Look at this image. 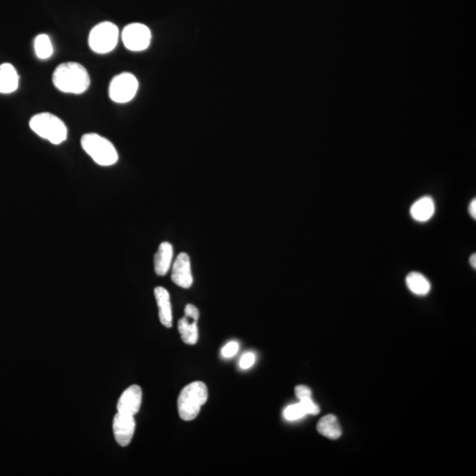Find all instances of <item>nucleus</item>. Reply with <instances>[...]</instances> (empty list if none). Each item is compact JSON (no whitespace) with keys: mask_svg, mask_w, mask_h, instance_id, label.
I'll list each match as a JSON object with an SVG mask.
<instances>
[{"mask_svg":"<svg viewBox=\"0 0 476 476\" xmlns=\"http://www.w3.org/2000/svg\"><path fill=\"white\" fill-rule=\"evenodd\" d=\"M406 283L409 291L415 295H426L431 291V282L422 273L418 272L410 273L407 276Z\"/></svg>","mask_w":476,"mask_h":476,"instance_id":"f3484780","label":"nucleus"},{"mask_svg":"<svg viewBox=\"0 0 476 476\" xmlns=\"http://www.w3.org/2000/svg\"><path fill=\"white\" fill-rule=\"evenodd\" d=\"M173 255V247L170 242H163L159 245L154 259L155 271L157 275H167L172 264Z\"/></svg>","mask_w":476,"mask_h":476,"instance_id":"ddd939ff","label":"nucleus"},{"mask_svg":"<svg viewBox=\"0 0 476 476\" xmlns=\"http://www.w3.org/2000/svg\"><path fill=\"white\" fill-rule=\"evenodd\" d=\"M142 390L139 385H132L126 389L117 401V413L135 416L141 409Z\"/></svg>","mask_w":476,"mask_h":476,"instance_id":"9b49d317","label":"nucleus"},{"mask_svg":"<svg viewBox=\"0 0 476 476\" xmlns=\"http://www.w3.org/2000/svg\"><path fill=\"white\" fill-rule=\"evenodd\" d=\"M139 82L131 73L117 74L109 86V95L117 104H126L132 101L138 92Z\"/></svg>","mask_w":476,"mask_h":476,"instance_id":"423d86ee","label":"nucleus"},{"mask_svg":"<svg viewBox=\"0 0 476 476\" xmlns=\"http://www.w3.org/2000/svg\"><path fill=\"white\" fill-rule=\"evenodd\" d=\"M120 30L117 25L104 21L95 25L90 31L89 45L98 54H106L113 51L117 45Z\"/></svg>","mask_w":476,"mask_h":476,"instance_id":"39448f33","label":"nucleus"},{"mask_svg":"<svg viewBox=\"0 0 476 476\" xmlns=\"http://www.w3.org/2000/svg\"><path fill=\"white\" fill-rule=\"evenodd\" d=\"M300 404L304 407L306 415L317 416L320 412L319 407L317 405L313 400L312 398H306V399L301 400Z\"/></svg>","mask_w":476,"mask_h":476,"instance_id":"aec40b11","label":"nucleus"},{"mask_svg":"<svg viewBox=\"0 0 476 476\" xmlns=\"http://www.w3.org/2000/svg\"><path fill=\"white\" fill-rule=\"evenodd\" d=\"M19 76L14 65L5 63L0 65V93L10 94L17 90Z\"/></svg>","mask_w":476,"mask_h":476,"instance_id":"2eb2a0df","label":"nucleus"},{"mask_svg":"<svg viewBox=\"0 0 476 476\" xmlns=\"http://www.w3.org/2000/svg\"><path fill=\"white\" fill-rule=\"evenodd\" d=\"M35 52L37 58L48 59L53 54V46L49 37L45 34L37 36L35 40Z\"/></svg>","mask_w":476,"mask_h":476,"instance_id":"a211bd4d","label":"nucleus"},{"mask_svg":"<svg viewBox=\"0 0 476 476\" xmlns=\"http://www.w3.org/2000/svg\"><path fill=\"white\" fill-rule=\"evenodd\" d=\"M30 127L37 135L54 145L61 144L67 138L65 124L60 118L49 112H43L31 117Z\"/></svg>","mask_w":476,"mask_h":476,"instance_id":"7ed1b4c3","label":"nucleus"},{"mask_svg":"<svg viewBox=\"0 0 476 476\" xmlns=\"http://www.w3.org/2000/svg\"><path fill=\"white\" fill-rule=\"evenodd\" d=\"M52 82L59 91L80 95L89 89L90 76L82 65L65 62L58 65L52 74Z\"/></svg>","mask_w":476,"mask_h":476,"instance_id":"f257e3e1","label":"nucleus"},{"mask_svg":"<svg viewBox=\"0 0 476 476\" xmlns=\"http://www.w3.org/2000/svg\"><path fill=\"white\" fill-rule=\"evenodd\" d=\"M83 150L100 166H111L118 161V154L114 145L98 133H86L80 139Z\"/></svg>","mask_w":476,"mask_h":476,"instance_id":"20e7f679","label":"nucleus"},{"mask_svg":"<svg viewBox=\"0 0 476 476\" xmlns=\"http://www.w3.org/2000/svg\"><path fill=\"white\" fill-rule=\"evenodd\" d=\"M112 428L117 443L123 447L128 446L135 432V416L117 413L114 416Z\"/></svg>","mask_w":476,"mask_h":476,"instance_id":"1a4fd4ad","label":"nucleus"},{"mask_svg":"<svg viewBox=\"0 0 476 476\" xmlns=\"http://www.w3.org/2000/svg\"><path fill=\"white\" fill-rule=\"evenodd\" d=\"M239 350V345L238 342L232 341L227 344L225 347L223 348L222 354L226 359H229V357L234 356Z\"/></svg>","mask_w":476,"mask_h":476,"instance_id":"412c9836","label":"nucleus"},{"mask_svg":"<svg viewBox=\"0 0 476 476\" xmlns=\"http://www.w3.org/2000/svg\"><path fill=\"white\" fill-rule=\"evenodd\" d=\"M295 393L299 400L306 399V398H312V391L306 385H297L295 388Z\"/></svg>","mask_w":476,"mask_h":476,"instance_id":"4be33fe9","label":"nucleus"},{"mask_svg":"<svg viewBox=\"0 0 476 476\" xmlns=\"http://www.w3.org/2000/svg\"><path fill=\"white\" fill-rule=\"evenodd\" d=\"M435 211L433 199L429 196L420 198L410 208V214L413 220L420 223L428 222L434 216Z\"/></svg>","mask_w":476,"mask_h":476,"instance_id":"4468645a","label":"nucleus"},{"mask_svg":"<svg viewBox=\"0 0 476 476\" xmlns=\"http://www.w3.org/2000/svg\"><path fill=\"white\" fill-rule=\"evenodd\" d=\"M471 264L473 267H474V269H476V254L474 253L472 255L471 257Z\"/></svg>","mask_w":476,"mask_h":476,"instance_id":"393cba45","label":"nucleus"},{"mask_svg":"<svg viewBox=\"0 0 476 476\" xmlns=\"http://www.w3.org/2000/svg\"><path fill=\"white\" fill-rule=\"evenodd\" d=\"M200 312L194 304H189L185 308V317L179 321V332L183 342L195 345L198 342L199 332L197 322Z\"/></svg>","mask_w":476,"mask_h":476,"instance_id":"6e6552de","label":"nucleus"},{"mask_svg":"<svg viewBox=\"0 0 476 476\" xmlns=\"http://www.w3.org/2000/svg\"><path fill=\"white\" fill-rule=\"evenodd\" d=\"M151 31L142 23H131L124 27L122 40L129 51L142 52L148 48L151 42Z\"/></svg>","mask_w":476,"mask_h":476,"instance_id":"0eeeda50","label":"nucleus"},{"mask_svg":"<svg viewBox=\"0 0 476 476\" xmlns=\"http://www.w3.org/2000/svg\"><path fill=\"white\" fill-rule=\"evenodd\" d=\"M255 356L253 353H247L242 356L240 360V367L242 369H249L250 367L253 366L255 363Z\"/></svg>","mask_w":476,"mask_h":476,"instance_id":"5701e85b","label":"nucleus"},{"mask_svg":"<svg viewBox=\"0 0 476 476\" xmlns=\"http://www.w3.org/2000/svg\"><path fill=\"white\" fill-rule=\"evenodd\" d=\"M317 431L329 440H338L342 434V429L337 418L334 415L324 416L317 425Z\"/></svg>","mask_w":476,"mask_h":476,"instance_id":"dca6fc26","label":"nucleus"},{"mask_svg":"<svg viewBox=\"0 0 476 476\" xmlns=\"http://www.w3.org/2000/svg\"><path fill=\"white\" fill-rule=\"evenodd\" d=\"M469 213H471V216L474 218V219H476V200L474 199V200L472 201L471 203V206H469Z\"/></svg>","mask_w":476,"mask_h":476,"instance_id":"b1692460","label":"nucleus"},{"mask_svg":"<svg viewBox=\"0 0 476 476\" xmlns=\"http://www.w3.org/2000/svg\"><path fill=\"white\" fill-rule=\"evenodd\" d=\"M171 280L179 287L189 288L194 283L192 277L191 260L188 254L180 253L173 264Z\"/></svg>","mask_w":476,"mask_h":476,"instance_id":"9d476101","label":"nucleus"},{"mask_svg":"<svg viewBox=\"0 0 476 476\" xmlns=\"http://www.w3.org/2000/svg\"><path fill=\"white\" fill-rule=\"evenodd\" d=\"M207 398V387L203 382L195 381L186 385L177 400L180 418L183 421L194 420L200 413L201 407L206 404Z\"/></svg>","mask_w":476,"mask_h":476,"instance_id":"f03ea898","label":"nucleus"},{"mask_svg":"<svg viewBox=\"0 0 476 476\" xmlns=\"http://www.w3.org/2000/svg\"><path fill=\"white\" fill-rule=\"evenodd\" d=\"M155 297L157 299L159 319L165 328L172 326V307H171L169 291L163 287L155 288Z\"/></svg>","mask_w":476,"mask_h":476,"instance_id":"f8f14e48","label":"nucleus"},{"mask_svg":"<svg viewBox=\"0 0 476 476\" xmlns=\"http://www.w3.org/2000/svg\"><path fill=\"white\" fill-rule=\"evenodd\" d=\"M306 416V413L304 411V407H302L300 403L288 406L284 410V418L288 421H297V420L303 418Z\"/></svg>","mask_w":476,"mask_h":476,"instance_id":"6ab92c4d","label":"nucleus"}]
</instances>
